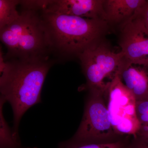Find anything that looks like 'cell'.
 <instances>
[{
	"label": "cell",
	"instance_id": "cell-1",
	"mask_svg": "<svg viewBox=\"0 0 148 148\" xmlns=\"http://www.w3.org/2000/svg\"><path fill=\"white\" fill-rule=\"evenodd\" d=\"M8 61L9 68L0 77L1 97L11 106L12 130L15 137L19 139L20 121L29 109L41 102L43 85L52 64L48 58Z\"/></svg>",
	"mask_w": 148,
	"mask_h": 148
},
{
	"label": "cell",
	"instance_id": "cell-2",
	"mask_svg": "<svg viewBox=\"0 0 148 148\" xmlns=\"http://www.w3.org/2000/svg\"><path fill=\"white\" fill-rule=\"evenodd\" d=\"M51 52L66 58H78L111 31L104 20L40 11Z\"/></svg>",
	"mask_w": 148,
	"mask_h": 148
},
{
	"label": "cell",
	"instance_id": "cell-3",
	"mask_svg": "<svg viewBox=\"0 0 148 148\" xmlns=\"http://www.w3.org/2000/svg\"><path fill=\"white\" fill-rule=\"evenodd\" d=\"M0 39L7 61L48 58L51 52L40 11L23 8L18 19L0 30Z\"/></svg>",
	"mask_w": 148,
	"mask_h": 148
},
{
	"label": "cell",
	"instance_id": "cell-4",
	"mask_svg": "<svg viewBox=\"0 0 148 148\" xmlns=\"http://www.w3.org/2000/svg\"><path fill=\"white\" fill-rule=\"evenodd\" d=\"M87 90L84 113L79 127L71 139L59 144L61 145L73 147L91 143H113L124 139L117 135L111 124L106 90Z\"/></svg>",
	"mask_w": 148,
	"mask_h": 148
},
{
	"label": "cell",
	"instance_id": "cell-5",
	"mask_svg": "<svg viewBox=\"0 0 148 148\" xmlns=\"http://www.w3.org/2000/svg\"><path fill=\"white\" fill-rule=\"evenodd\" d=\"M86 79L84 88L106 90L108 79L111 82L118 75L123 60L121 51L114 52L105 38L85 50L78 57Z\"/></svg>",
	"mask_w": 148,
	"mask_h": 148
},
{
	"label": "cell",
	"instance_id": "cell-6",
	"mask_svg": "<svg viewBox=\"0 0 148 148\" xmlns=\"http://www.w3.org/2000/svg\"><path fill=\"white\" fill-rule=\"evenodd\" d=\"M105 92L109 116L115 132L122 138L135 136L139 127L136 99L118 75L108 84Z\"/></svg>",
	"mask_w": 148,
	"mask_h": 148
},
{
	"label": "cell",
	"instance_id": "cell-7",
	"mask_svg": "<svg viewBox=\"0 0 148 148\" xmlns=\"http://www.w3.org/2000/svg\"><path fill=\"white\" fill-rule=\"evenodd\" d=\"M117 30L118 42L125 60L148 66V30L138 14Z\"/></svg>",
	"mask_w": 148,
	"mask_h": 148
},
{
	"label": "cell",
	"instance_id": "cell-8",
	"mask_svg": "<svg viewBox=\"0 0 148 148\" xmlns=\"http://www.w3.org/2000/svg\"><path fill=\"white\" fill-rule=\"evenodd\" d=\"M103 2V0L45 1L41 11L105 21Z\"/></svg>",
	"mask_w": 148,
	"mask_h": 148
},
{
	"label": "cell",
	"instance_id": "cell-9",
	"mask_svg": "<svg viewBox=\"0 0 148 148\" xmlns=\"http://www.w3.org/2000/svg\"><path fill=\"white\" fill-rule=\"evenodd\" d=\"M118 75L136 101L148 98V66L123 61Z\"/></svg>",
	"mask_w": 148,
	"mask_h": 148
},
{
	"label": "cell",
	"instance_id": "cell-10",
	"mask_svg": "<svg viewBox=\"0 0 148 148\" xmlns=\"http://www.w3.org/2000/svg\"><path fill=\"white\" fill-rule=\"evenodd\" d=\"M147 0H103L105 21L117 29L138 13Z\"/></svg>",
	"mask_w": 148,
	"mask_h": 148
},
{
	"label": "cell",
	"instance_id": "cell-11",
	"mask_svg": "<svg viewBox=\"0 0 148 148\" xmlns=\"http://www.w3.org/2000/svg\"><path fill=\"white\" fill-rule=\"evenodd\" d=\"M6 101L0 97V148H18L22 146L19 139L15 138L3 113Z\"/></svg>",
	"mask_w": 148,
	"mask_h": 148
},
{
	"label": "cell",
	"instance_id": "cell-12",
	"mask_svg": "<svg viewBox=\"0 0 148 148\" xmlns=\"http://www.w3.org/2000/svg\"><path fill=\"white\" fill-rule=\"evenodd\" d=\"M18 0H0V30L18 19L20 13L16 9Z\"/></svg>",
	"mask_w": 148,
	"mask_h": 148
},
{
	"label": "cell",
	"instance_id": "cell-13",
	"mask_svg": "<svg viewBox=\"0 0 148 148\" xmlns=\"http://www.w3.org/2000/svg\"><path fill=\"white\" fill-rule=\"evenodd\" d=\"M136 110L139 127L133 137L148 140V98L136 101Z\"/></svg>",
	"mask_w": 148,
	"mask_h": 148
},
{
	"label": "cell",
	"instance_id": "cell-14",
	"mask_svg": "<svg viewBox=\"0 0 148 148\" xmlns=\"http://www.w3.org/2000/svg\"><path fill=\"white\" fill-rule=\"evenodd\" d=\"M130 138L113 142L105 143H91L80 145L66 147L59 145L58 148H126Z\"/></svg>",
	"mask_w": 148,
	"mask_h": 148
},
{
	"label": "cell",
	"instance_id": "cell-15",
	"mask_svg": "<svg viewBox=\"0 0 148 148\" xmlns=\"http://www.w3.org/2000/svg\"><path fill=\"white\" fill-rule=\"evenodd\" d=\"M132 137L130 138L126 148H148V140Z\"/></svg>",
	"mask_w": 148,
	"mask_h": 148
},
{
	"label": "cell",
	"instance_id": "cell-16",
	"mask_svg": "<svg viewBox=\"0 0 148 148\" xmlns=\"http://www.w3.org/2000/svg\"><path fill=\"white\" fill-rule=\"evenodd\" d=\"M148 30V0L137 13Z\"/></svg>",
	"mask_w": 148,
	"mask_h": 148
},
{
	"label": "cell",
	"instance_id": "cell-17",
	"mask_svg": "<svg viewBox=\"0 0 148 148\" xmlns=\"http://www.w3.org/2000/svg\"><path fill=\"white\" fill-rule=\"evenodd\" d=\"M36 148V147H34V148L26 147V148H25V147H22V146H21V147H19V148Z\"/></svg>",
	"mask_w": 148,
	"mask_h": 148
}]
</instances>
